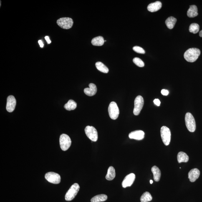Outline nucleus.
I'll use <instances>...</instances> for the list:
<instances>
[{
    "label": "nucleus",
    "mask_w": 202,
    "mask_h": 202,
    "mask_svg": "<svg viewBox=\"0 0 202 202\" xmlns=\"http://www.w3.org/2000/svg\"><path fill=\"white\" fill-rule=\"evenodd\" d=\"M86 135L89 139L93 142H96L98 138V132L96 129L94 127L87 126L85 129Z\"/></svg>",
    "instance_id": "nucleus-8"
},
{
    "label": "nucleus",
    "mask_w": 202,
    "mask_h": 202,
    "mask_svg": "<svg viewBox=\"0 0 202 202\" xmlns=\"http://www.w3.org/2000/svg\"><path fill=\"white\" fill-rule=\"evenodd\" d=\"M152 199V197L148 192H146L144 193L140 199L141 202H148L151 201Z\"/></svg>",
    "instance_id": "nucleus-26"
},
{
    "label": "nucleus",
    "mask_w": 202,
    "mask_h": 202,
    "mask_svg": "<svg viewBox=\"0 0 202 202\" xmlns=\"http://www.w3.org/2000/svg\"><path fill=\"white\" fill-rule=\"evenodd\" d=\"M133 50L135 52L138 53L144 54H145V51L142 47H138V46H135L133 47Z\"/></svg>",
    "instance_id": "nucleus-29"
},
{
    "label": "nucleus",
    "mask_w": 202,
    "mask_h": 202,
    "mask_svg": "<svg viewBox=\"0 0 202 202\" xmlns=\"http://www.w3.org/2000/svg\"><path fill=\"white\" fill-rule=\"evenodd\" d=\"M135 175L134 173H130L126 176L122 181V185L124 188L132 186L135 181Z\"/></svg>",
    "instance_id": "nucleus-12"
},
{
    "label": "nucleus",
    "mask_w": 202,
    "mask_h": 202,
    "mask_svg": "<svg viewBox=\"0 0 202 202\" xmlns=\"http://www.w3.org/2000/svg\"><path fill=\"white\" fill-rule=\"evenodd\" d=\"M77 107V103L72 100H69L64 106V108L67 110H74Z\"/></svg>",
    "instance_id": "nucleus-23"
},
{
    "label": "nucleus",
    "mask_w": 202,
    "mask_h": 202,
    "mask_svg": "<svg viewBox=\"0 0 202 202\" xmlns=\"http://www.w3.org/2000/svg\"><path fill=\"white\" fill-rule=\"evenodd\" d=\"M185 121L188 130L190 132H193L196 130V123L194 117L191 113L188 112L185 115Z\"/></svg>",
    "instance_id": "nucleus-2"
},
{
    "label": "nucleus",
    "mask_w": 202,
    "mask_h": 202,
    "mask_svg": "<svg viewBox=\"0 0 202 202\" xmlns=\"http://www.w3.org/2000/svg\"><path fill=\"white\" fill-rule=\"evenodd\" d=\"M109 117L113 120H116L118 117L120 110L116 103L112 102L110 103L108 107Z\"/></svg>",
    "instance_id": "nucleus-7"
},
{
    "label": "nucleus",
    "mask_w": 202,
    "mask_h": 202,
    "mask_svg": "<svg viewBox=\"0 0 202 202\" xmlns=\"http://www.w3.org/2000/svg\"><path fill=\"white\" fill-rule=\"evenodd\" d=\"M16 105V100L13 96H9L7 98L6 109L7 111L12 112L14 110Z\"/></svg>",
    "instance_id": "nucleus-11"
},
{
    "label": "nucleus",
    "mask_w": 202,
    "mask_h": 202,
    "mask_svg": "<svg viewBox=\"0 0 202 202\" xmlns=\"http://www.w3.org/2000/svg\"><path fill=\"white\" fill-rule=\"evenodd\" d=\"M45 178L49 182L57 184L60 182L61 177L58 174L49 172L46 174Z\"/></svg>",
    "instance_id": "nucleus-10"
},
{
    "label": "nucleus",
    "mask_w": 202,
    "mask_h": 202,
    "mask_svg": "<svg viewBox=\"0 0 202 202\" xmlns=\"http://www.w3.org/2000/svg\"><path fill=\"white\" fill-rule=\"evenodd\" d=\"M144 99L141 96H139L135 98V107L133 113L135 115H138L143 108L144 105Z\"/></svg>",
    "instance_id": "nucleus-9"
},
{
    "label": "nucleus",
    "mask_w": 202,
    "mask_h": 202,
    "mask_svg": "<svg viewBox=\"0 0 202 202\" xmlns=\"http://www.w3.org/2000/svg\"><path fill=\"white\" fill-rule=\"evenodd\" d=\"M198 15L197 7L195 5L190 6L187 12V16L190 18L195 17Z\"/></svg>",
    "instance_id": "nucleus-17"
},
{
    "label": "nucleus",
    "mask_w": 202,
    "mask_h": 202,
    "mask_svg": "<svg viewBox=\"0 0 202 202\" xmlns=\"http://www.w3.org/2000/svg\"><path fill=\"white\" fill-rule=\"evenodd\" d=\"M71 139L68 135L63 134L60 137V145L61 149L63 151L68 150L71 145Z\"/></svg>",
    "instance_id": "nucleus-5"
},
{
    "label": "nucleus",
    "mask_w": 202,
    "mask_h": 202,
    "mask_svg": "<svg viewBox=\"0 0 202 202\" xmlns=\"http://www.w3.org/2000/svg\"><path fill=\"white\" fill-rule=\"evenodd\" d=\"M57 23L60 27L64 29H69L72 27L74 21L70 18L63 17L57 20Z\"/></svg>",
    "instance_id": "nucleus-6"
},
{
    "label": "nucleus",
    "mask_w": 202,
    "mask_h": 202,
    "mask_svg": "<svg viewBox=\"0 0 202 202\" xmlns=\"http://www.w3.org/2000/svg\"><path fill=\"white\" fill-rule=\"evenodd\" d=\"M188 175L190 181L193 182L196 181L199 177L200 171L197 168H193L190 170Z\"/></svg>",
    "instance_id": "nucleus-14"
},
{
    "label": "nucleus",
    "mask_w": 202,
    "mask_h": 202,
    "mask_svg": "<svg viewBox=\"0 0 202 202\" xmlns=\"http://www.w3.org/2000/svg\"><path fill=\"white\" fill-rule=\"evenodd\" d=\"M107 196L105 194H100L93 197L91 200V202H100L105 201L107 200Z\"/></svg>",
    "instance_id": "nucleus-24"
},
{
    "label": "nucleus",
    "mask_w": 202,
    "mask_h": 202,
    "mask_svg": "<svg viewBox=\"0 0 202 202\" xmlns=\"http://www.w3.org/2000/svg\"><path fill=\"white\" fill-rule=\"evenodd\" d=\"M177 19L173 16H170L165 21L167 27L169 29H173L176 23Z\"/></svg>",
    "instance_id": "nucleus-20"
},
{
    "label": "nucleus",
    "mask_w": 202,
    "mask_h": 202,
    "mask_svg": "<svg viewBox=\"0 0 202 202\" xmlns=\"http://www.w3.org/2000/svg\"><path fill=\"white\" fill-rule=\"evenodd\" d=\"M104 42L105 41L104 40L103 38L101 36L94 38L92 41V44L94 46H102L104 44Z\"/></svg>",
    "instance_id": "nucleus-22"
},
{
    "label": "nucleus",
    "mask_w": 202,
    "mask_h": 202,
    "mask_svg": "<svg viewBox=\"0 0 202 202\" xmlns=\"http://www.w3.org/2000/svg\"><path fill=\"white\" fill-rule=\"evenodd\" d=\"M161 135L164 145L168 146L171 141V132L170 129L166 126H163L161 129Z\"/></svg>",
    "instance_id": "nucleus-4"
},
{
    "label": "nucleus",
    "mask_w": 202,
    "mask_h": 202,
    "mask_svg": "<svg viewBox=\"0 0 202 202\" xmlns=\"http://www.w3.org/2000/svg\"><path fill=\"white\" fill-rule=\"evenodd\" d=\"M153 102L155 105L158 106H159L160 105L161 102L159 99H155V100H153Z\"/></svg>",
    "instance_id": "nucleus-31"
},
{
    "label": "nucleus",
    "mask_w": 202,
    "mask_h": 202,
    "mask_svg": "<svg viewBox=\"0 0 202 202\" xmlns=\"http://www.w3.org/2000/svg\"><path fill=\"white\" fill-rule=\"evenodd\" d=\"M199 35L200 37H202V30L200 31Z\"/></svg>",
    "instance_id": "nucleus-34"
},
{
    "label": "nucleus",
    "mask_w": 202,
    "mask_h": 202,
    "mask_svg": "<svg viewBox=\"0 0 202 202\" xmlns=\"http://www.w3.org/2000/svg\"><path fill=\"white\" fill-rule=\"evenodd\" d=\"M89 88L84 89V92L86 95L89 96H92L95 95L97 92V88L95 84L91 83L89 85Z\"/></svg>",
    "instance_id": "nucleus-15"
},
{
    "label": "nucleus",
    "mask_w": 202,
    "mask_h": 202,
    "mask_svg": "<svg viewBox=\"0 0 202 202\" xmlns=\"http://www.w3.org/2000/svg\"><path fill=\"white\" fill-rule=\"evenodd\" d=\"M116 175V173L115 168L112 166L109 167L106 175V179L108 180H112L115 178Z\"/></svg>",
    "instance_id": "nucleus-21"
},
{
    "label": "nucleus",
    "mask_w": 202,
    "mask_h": 202,
    "mask_svg": "<svg viewBox=\"0 0 202 202\" xmlns=\"http://www.w3.org/2000/svg\"><path fill=\"white\" fill-rule=\"evenodd\" d=\"M80 189V186L77 183H74L71 186L66 193L65 196L66 201H71L77 196Z\"/></svg>",
    "instance_id": "nucleus-3"
},
{
    "label": "nucleus",
    "mask_w": 202,
    "mask_h": 202,
    "mask_svg": "<svg viewBox=\"0 0 202 202\" xmlns=\"http://www.w3.org/2000/svg\"><path fill=\"white\" fill-rule=\"evenodd\" d=\"M177 158L179 163H187L189 160L188 156L186 153L183 152H179L177 156Z\"/></svg>",
    "instance_id": "nucleus-19"
},
{
    "label": "nucleus",
    "mask_w": 202,
    "mask_h": 202,
    "mask_svg": "<svg viewBox=\"0 0 202 202\" xmlns=\"http://www.w3.org/2000/svg\"><path fill=\"white\" fill-rule=\"evenodd\" d=\"M150 184H152L153 183V180H150Z\"/></svg>",
    "instance_id": "nucleus-35"
},
{
    "label": "nucleus",
    "mask_w": 202,
    "mask_h": 202,
    "mask_svg": "<svg viewBox=\"0 0 202 202\" xmlns=\"http://www.w3.org/2000/svg\"><path fill=\"white\" fill-rule=\"evenodd\" d=\"M201 54L199 49L197 48H191L189 49L184 54L185 59L189 62H194L197 60Z\"/></svg>",
    "instance_id": "nucleus-1"
},
{
    "label": "nucleus",
    "mask_w": 202,
    "mask_h": 202,
    "mask_svg": "<svg viewBox=\"0 0 202 202\" xmlns=\"http://www.w3.org/2000/svg\"><path fill=\"white\" fill-rule=\"evenodd\" d=\"M151 171L153 174L155 181L157 182L159 181L161 176V172L160 169L156 166H154L151 168Z\"/></svg>",
    "instance_id": "nucleus-18"
},
{
    "label": "nucleus",
    "mask_w": 202,
    "mask_h": 202,
    "mask_svg": "<svg viewBox=\"0 0 202 202\" xmlns=\"http://www.w3.org/2000/svg\"><path fill=\"white\" fill-rule=\"evenodd\" d=\"M161 93L163 95L167 96L168 95L169 92L167 89H163L161 91Z\"/></svg>",
    "instance_id": "nucleus-30"
},
{
    "label": "nucleus",
    "mask_w": 202,
    "mask_h": 202,
    "mask_svg": "<svg viewBox=\"0 0 202 202\" xmlns=\"http://www.w3.org/2000/svg\"><path fill=\"white\" fill-rule=\"evenodd\" d=\"M38 43L39 44L40 46V47L41 48H43L44 47V45L43 44V43L42 42V41L41 40H39L38 41Z\"/></svg>",
    "instance_id": "nucleus-33"
},
{
    "label": "nucleus",
    "mask_w": 202,
    "mask_h": 202,
    "mask_svg": "<svg viewBox=\"0 0 202 202\" xmlns=\"http://www.w3.org/2000/svg\"><path fill=\"white\" fill-rule=\"evenodd\" d=\"M145 137V132L142 130H136L130 132L129 137L130 139L140 140L143 139Z\"/></svg>",
    "instance_id": "nucleus-13"
},
{
    "label": "nucleus",
    "mask_w": 202,
    "mask_h": 202,
    "mask_svg": "<svg viewBox=\"0 0 202 202\" xmlns=\"http://www.w3.org/2000/svg\"><path fill=\"white\" fill-rule=\"evenodd\" d=\"M162 7L161 3L160 1L155 2L148 5V9L150 12H155L160 10Z\"/></svg>",
    "instance_id": "nucleus-16"
},
{
    "label": "nucleus",
    "mask_w": 202,
    "mask_h": 202,
    "mask_svg": "<svg viewBox=\"0 0 202 202\" xmlns=\"http://www.w3.org/2000/svg\"><path fill=\"white\" fill-rule=\"evenodd\" d=\"M45 39L48 43V44H50L51 43V41L49 39V37L48 36H46L45 37Z\"/></svg>",
    "instance_id": "nucleus-32"
},
{
    "label": "nucleus",
    "mask_w": 202,
    "mask_h": 202,
    "mask_svg": "<svg viewBox=\"0 0 202 202\" xmlns=\"http://www.w3.org/2000/svg\"><path fill=\"white\" fill-rule=\"evenodd\" d=\"M96 66L98 70L104 73L107 74L109 72L108 68L102 62L96 63Z\"/></svg>",
    "instance_id": "nucleus-25"
},
{
    "label": "nucleus",
    "mask_w": 202,
    "mask_h": 202,
    "mask_svg": "<svg viewBox=\"0 0 202 202\" xmlns=\"http://www.w3.org/2000/svg\"><path fill=\"white\" fill-rule=\"evenodd\" d=\"M199 29L200 26L198 24L193 23L190 25L189 27V31L190 32L196 34L199 31Z\"/></svg>",
    "instance_id": "nucleus-27"
},
{
    "label": "nucleus",
    "mask_w": 202,
    "mask_h": 202,
    "mask_svg": "<svg viewBox=\"0 0 202 202\" xmlns=\"http://www.w3.org/2000/svg\"><path fill=\"white\" fill-rule=\"evenodd\" d=\"M133 62L135 65L139 66V67H143L145 66V64H144L143 61L139 58L135 57L134 58Z\"/></svg>",
    "instance_id": "nucleus-28"
}]
</instances>
